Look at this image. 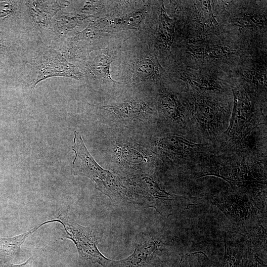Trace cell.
I'll use <instances>...</instances> for the list:
<instances>
[{"instance_id": "277c9868", "label": "cell", "mask_w": 267, "mask_h": 267, "mask_svg": "<svg viewBox=\"0 0 267 267\" xmlns=\"http://www.w3.org/2000/svg\"><path fill=\"white\" fill-rule=\"evenodd\" d=\"M234 105L229 125L225 131L229 136L241 142L256 127L250 103L241 97L240 92L232 89ZM258 126V125H257Z\"/></svg>"}, {"instance_id": "9c48e42d", "label": "cell", "mask_w": 267, "mask_h": 267, "mask_svg": "<svg viewBox=\"0 0 267 267\" xmlns=\"http://www.w3.org/2000/svg\"><path fill=\"white\" fill-rule=\"evenodd\" d=\"M59 222L60 220L58 219L45 221L16 236L8 238L0 237V260H8L17 255L20 250L21 246L26 239L42 226L51 222L59 223Z\"/></svg>"}, {"instance_id": "4fadbf2b", "label": "cell", "mask_w": 267, "mask_h": 267, "mask_svg": "<svg viewBox=\"0 0 267 267\" xmlns=\"http://www.w3.org/2000/svg\"><path fill=\"white\" fill-rule=\"evenodd\" d=\"M111 62L112 59L109 55L105 53L98 54L89 63V71L96 77L107 78L115 82L112 79L110 73Z\"/></svg>"}, {"instance_id": "603a6c76", "label": "cell", "mask_w": 267, "mask_h": 267, "mask_svg": "<svg viewBox=\"0 0 267 267\" xmlns=\"http://www.w3.org/2000/svg\"><path fill=\"white\" fill-rule=\"evenodd\" d=\"M7 49L6 46H5L3 44L0 42V57L4 53L5 49Z\"/></svg>"}, {"instance_id": "30bf717a", "label": "cell", "mask_w": 267, "mask_h": 267, "mask_svg": "<svg viewBox=\"0 0 267 267\" xmlns=\"http://www.w3.org/2000/svg\"><path fill=\"white\" fill-rule=\"evenodd\" d=\"M217 205L225 215L230 219L243 222L247 219L250 216L251 208L247 204H244L238 200L231 199L215 201L214 203Z\"/></svg>"}, {"instance_id": "e0dca14e", "label": "cell", "mask_w": 267, "mask_h": 267, "mask_svg": "<svg viewBox=\"0 0 267 267\" xmlns=\"http://www.w3.org/2000/svg\"><path fill=\"white\" fill-rule=\"evenodd\" d=\"M143 18V13L141 11H136L121 18H114L109 21V23L118 25L121 28L134 29L139 25Z\"/></svg>"}, {"instance_id": "8fae6325", "label": "cell", "mask_w": 267, "mask_h": 267, "mask_svg": "<svg viewBox=\"0 0 267 267\" xmlns=\"http://www.w3.org/2000/svg\"><path fill=\"white\" fill-rule=\"evenodd\" d=\"M194 112L198 122L207 130L212 131L218 125L217 112L210 104H198L195 107Z\"/></svg>"}, {"instance_id": "ffe728a7", "label": "cell", "mask_w": 267, "mask_h": 267, "mask_svg": "<svg viewBox=\"0 0 267 267\" xmlns=\"http://www.w3.org/2000/svg\"><path fill=\"white\" fill-rule=\"evenodd\" d=\"M239 259L235 251L225 243L223 267H238Z\"/></svg>"}, {"instance_id": "7a4b0ae2", "label": "cell", "mask_w": 267, "mask_h": 267, "mask_svg": "<svg viewBox=\"0 0 267 267\" xmlns=\"http://www.w3.org/2000/svg\"><path fill=\"white\" fill-rule=\"evenodd\" d=\"M34 53L30 60V68L27 76V84L32 89L40 82L50 77L80 80L84 76L77 66L49 45L40 46Z\"/></svg>"}, {"instance_id": "d6986e66", "label": "cell", "mask_w": 267, "mask_h": 267, "mask_svg": "<svg viewBox=\"0 0 267 267\" xmlns=\"http://www.w3.org/2000/svg\"><path fill=\"white\" fill-rule=\"evenodd\" d=\"M162 104L170 114L177 119H179L182 121L181 119L182 116L179 112L178 103L173 95H169L164 96L163 99Z\"/></svg>"}, {"instance_id": "8992f818", "label": "cell", "mask_w": 267, "mask_h": 267, "mask_svg": "<svg viewBox=\"0 0 267 267\" xmlns=\"http://www.w3.org/2000/svg\"><path fill=\"white\" fill-rule=\"evenodd\" d=\"M90 16L85 14H75L61 10L54 16L42 36L46 44L53 47L63 40L80 21Z\"/></svg>"}, {"instance_id": "3957f363", "label": "cell", "mask_w": 267, "mask_h": 267, "mask_svg": "<svg viewBox=\"0 0 267 267\" xmlns=\"http://www.w3.org/2000/svg\"><path fill=\"white\" fill-rule=\"evenodd\" d=\"M64 227V238L72 240L76 245L80 258L91 263H98L103 267L112 266L113 261L104 256L97 246V239L92 228L79 223L60 220Z\"/></svg>"}, {"instance_id": "44dd1931", "label": "cell", "mask_w": 267, "mask_h": 267, "mask_svg": "<svg viewBox=\"0 0 267 267\" xmlns=\"http://www.w3.org/2000/svg\"><path fill=\"white\" fill-rule=\"evenodd\" d=\"M255 262L252 267H267L266 264L264 263L258 256L255 255Z\"/></svg>"}, {"instance_id": "ba28073f", "label": "cell", "mask_w": 267, "mask_h": 267, "mask_svg": "<svg viewBox=\"0 0 267 267\" xmlns=\"http://www.w3.org/2000/svg\"><path fill=\"white\" fill-rule=\"evenodd\" d=\"M209 175L221 177L230 183L237 184H252L260 182L254 170L241 164L221 167Z\"/></svg>"}, {"instance_id": "ac0fdd59", "label": "cell", "mask_w": 267, "mask_h": 267, "mask_svg": "<svg viewBox=\"0 0 267 267\" xmlns=\"http://www.w3.org/2000/svg\"><path fill=\"white\" fill-rule=\"evenodd\" d=\"M155 70V64L149 58H144L137 62L134 68V76L137 80L145 79Z\"/></svg>"}, {"instance_id": "7402d4cb", "label": "cell", "mask_w": 267, "mask_h": 267, "mask_svg": "<svg viewBox=\"0 0 267 267\" xmlns=\"http://www.w3.org/2000/svg\"><path fill=\"white\" fill-rule=\"evenodd\" d=\"M33 260H34V257L32 256L23 263H22L20 264H16V265L12 264L9 266L7 267H27L28 265L30 264L31 263H32Z\"/></svg>"}, {"instance_id": "9a60e30c", "label": "cell", "mask_w": 267, "mask_h": 267, "mask_svg": "<svg viewBox=\"0 0 267 267\" xmlns=\"http://www.w3.org/2000/svg\"><path fill=\"white\" fill-rule=\"evenodd\" d=\"M100 34L101 30L96 26V24L89 23L83 30L75 32L73 36L68 38L67 39H64L57 44L62 42L74 44L83 41L92 42L97 39Z\"/></svg>"}, {"instance_id": "2e32d148", "label": "cell", "mask_w": 267, "mask_h": 267, "mask_svg": "<svg viewBox=\"0 0 267 267\" xmlns=\"http://www.w3.org/2000/svg\"><path fill=\"white\" fill-rule=\"evenodd\" d=\"M105 108L110 109L121 117L128 118L137 116L142 108L141 105L135 102H125Z\"/></svg>"}, {"instance_id": "5bb4252c", "label": "cell", "mask_w": 267, "mask_h": 267, "mask_svg": "<svg viewBox=\"0 0 267 267\" xmlns=\"http://www.w3.org/2000/svg\"><path fill=\"white\" fill-rule=\"evenodd\" d=\"M160 34L166 47L169 49L173 40L175 23L167 14L163 5L158 20Z\"/></svg>"}, {"instance_id": "6da1fadb", "label": "cell", "mask_w": 267, "mask_h": 267, "mask_svg": "<svg viewBox=\"0 0 267 267\" xmlns=\"http://www.w3.org/2000/svg\"><path fill=\"white\" fill-rule=\"evenodd\" d=\"M74 143L72 147L75 153L72 163L73 175L89 178L95 183L96 188L109 197L122 196L123 190L119 177L103 169L95 162L88 151L81 135L76 131Z\"/></svg>"}, {"instance_id": "7c38bea8", "label": "cell", "mask_w": 267, "mask_h": 267, "mask_svg": "<svg viewBox=\"0 0 267 267\" xmlns=\"http://www.w3.org/2000/svg\"><path fill=\"white\" fill-rule=\"evenodd\" d=\"M162 144L166 149L178 155H186L195 147L200 145L180 136H172L162 139Z\"/></svg>"}, {"instance_id": "52a82bcc", "label": "cell", "mask_w": 267, "mask_h": 267, "mask_svg": "<svg viewBox=\"0 0 267 267\" xmlns=\"http://www.w3.org/2000/svg\"><path fill=\"white\" fill-rule=\"evenodd\" d=\"M160 245L156 240L148 241L138 245L129 257L114 261L112 266L116 267H159Z\"/></svg>"}, {"instance_id": "5b68a950", "label": "cell", "mask_w": 267, "mask_h": 267, "mask_svg": "<svg viewBox=\"0 0 267 267\" xmlns=\"http://www.w3.org/2000/svg\"><path fill=\"white\" fill-rule=\"evenodd\" d=\"M31 24L42 34L54 16L67 7V0H25Z\"/></svg>"}]
</instances>
